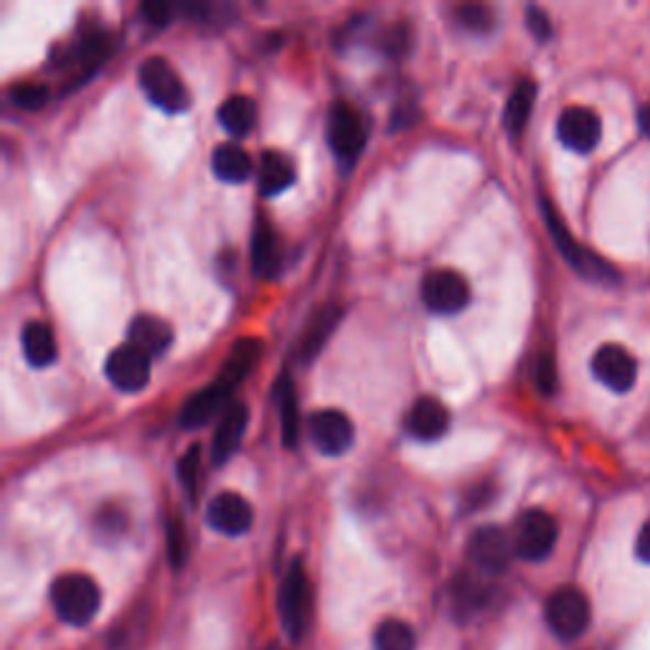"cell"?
Here are the masks:
<instances>
[{
	"label": "cell",
	"instance_id": "cell-13",
	"mask_svg": "<svg viewBox=\"0 0 650 650\" xmlns=\"http://www.w3.org/2000/svg\"><path fill=\"white\" fill-rule=\"evenodd\" d=\"M151 361L135 345H118L104 364V376L120 392H140L151 378Z\"/></svg>",
	"mask_w": 650,
	"mask_h": 650
},
{
	"label": "cell",
	"instance_id": "cell-3",
	"mask_svg": "<svg viewBox=\"0 0 650 650\" xmlns=\"http://www.w3.org/2000/svg\"><path fill=\"white\" fill-rule=\"evenodd\" d=\"M279 617L283 628L293 640H300L310 628L312 617V587L300 559H295L279 587Z\"/></svg>",
	"mask_w": 650,
	"mask_h": 650
},
{
	"label": "cell",
	"instance_id": "cell-22",
	"mask_svg": "<svg viewBox=\"0 0 650 650\" xmlns=\"http://www.w3.org/2000/svg\"><path fill=\"white\" fill-rule=\"evenodd\" d=\"M211 166L213 173H217V178L227 180V184H242V180L252 176L250 153L236 143H221L217 151H213Z\"/></svg>",
	"mask_w": 650,
	"mask_h": 650
},
{
	"label": "cell",
	"instance_id": "cell-20",
	"mask_svg": "<svg viewBox=\"0 0 650 650\" xmlns=\"http://www.w3.org/2000/svg\"><path fill=\"white\" fill-rule=\"evenodd\" d=\"M21 345H23V356H26L29 364L36 368L54 364L56 353H59V349H56L54 331L46 323H41V320H31V323H26V328H23L21 333Z\"/></svg>",
	"mask_w": 650,
	"mask_h": 650
},
{
	"label": "cell",
	"instance_id": "cell-2",
	"mask_svg": "<svg viewBox=\"0 0 650 650\" xmlns=\"http://www.w3.org/2000/svg\"><path fill=\"white\" fill-rule=\"evenodd\" d=\"M541 213H544L547 229L551 232V236H554L557 250L564 254V260L570 262V265L577 269L582 277L592 279V283H617V279H620V275H617L605 260H599L595 252L584 250V246L574 240V236L570 234V229L564 227V221L559 219V213L554 211L551 201L541 199Z\"/></svg>",
	"mask_w": 650,
	"mask_h": 650
},
{
	"label": "cell",
	"instance_id": "cell-36",
	"mask_svg": "<svg viewBox=\"0 0 650 650\" xmlns=\"http://www.w3.org/2000/svg\"><path fill=\"white\" fill-rule=\"evenodd\" d=\"M638 128H640V133H643L646 137H650V102H646L643 107H640Z\"/></svg>",
	"mask_w": 650,
	"mask_h": 650
},
{
	"label": "cell",
	"instance_id": "cell-25",
	"mask_svg": "<svg viewBox=\"0 0 650 650\" xmlns=\"http://www.w3.org/2000/svg\"><path fill=\"white\" fill-rule=\"evenodd\" d=\"M533 102H537V85H533L531 79H521L514 87V92L506 102L504 122H506L508 133L511 135L524 133V128L529 125V118L533 112Z\"/></svg>",
	"mask_w": 650,
	"mask_h": 650
},
{
	"label": "cell",
	"instance_id": "cell-27",
	"mask_svg": "<svg viewBox=\"0 0 650 650\" xmlns=\"http://www.w3.org/2000/svg\"><path fill=\"white\" fill-rule=\"evenodd\" d=\"M279 422H283L285 448L298 445L300 415H298V399H295L290 376H285V382L279 384Z\"/></svg>",
	"mask_w": 650,
	"mask_h": 650
},
{
	"label": "cell",
	"instance_id": "cell-35",
	"mask_svg": "<svg viewBox=\"0 0 650 650\" xmlns=\"http://www.w3.org/2000/svg\"><path fill=\"white\" fill-rule=\"evenodd\" d=\"M636 554H638L640 562H648L650 564V521L638 533V539H636Z\"/></svg>",
	"mask_w": 650,
	"mask_h": 650
},
{
	"label": "cell",
	"instance_id": "cell-10",
	"mask_svg": "<svg viewBox=\"0 0 650 650\" xmlns=\"http://www.w3.org/2000/svg\"><path fill=\"white\" fill-rule=\"evenodd\" d=\"M308 434L318 452L328 458H339L353 445V422L339 409H323L310 415Z\"/></svg>",
	"mask_w": 650,
	"mask_h": 650
},
{
	"label": "cell",
	"instance_id": "cell-8",
	"mask_svg": "<svg viewBox=\"0 0 650 650\" xmlns=\"http://www.w3.org/2000/svg\"><path fill=\"white\" fill-rule=\"evenodd\" d=\"M471 300V285L460 273L452 269H434L422 279V302L427 310L438 316H452L460 312Z\"/></svg>",
	"mask_w": 650,
	"mask_h": 650
},
{
	"label": "cell",
	"instance_id": "cell-17",
	"mask_svg": "<svg viewBox=\"0 0 650 650\" xmlns=\"http://www.w3.org/2000/svg\"><path fill=\"white\" fill-rule=\"evenodd\" d=\"M229 399H232V394L221 389L217 382H211L186 401L184 409H180V425H184L186 430H199V427L209 425L221 409L229 407Z\"/></svg>",
	"mask_w": 650,
	"mask_h": 650
},
{
	"label": "cell",
	"instance_id": "cell-32",
	"mask_svg": "<svg viewBox=\"0 0 650 650\" xmlns=\"http://www.w3.org/2000/svg\"><path fill=\"white\" fill-rule=\"evenodd\" d=\"M168 551H170V562L180 564L186 562V531L178 521H170L168 526Z\"/></svg>",
	"mask_w": 650,
	"mask_h": 650
},
{
	"label": "cell",
	"instance_id": "cell-24",
	"mask_svg": "<svg viewBox=\"0 0 650 650\" xmlns=\"http://www.w3.org/2000/svg\"><path fill=\"white\" fill-rule=\"evenodd\" d=\"M295 184V166L283 153L269 151L260 161V191L277 196Z\"/></svg>",
	"mask_w": 650,
	"mask_h": 650
},
{
	"label": "cell",
	"instance_id": "cell-14",
	"mask_svg": "<svg viewBox=\"0 0 650 650\" xmlns=\"http://www.w3.org/2000/svg\"><path fill=\"white\" fill-rule=\"evenodd\" d=\"M206 521H209L213 531L227 533V537H242V533L252 529L254 511L250 500L242 498L240 493H219L206 506Z\"/></svg>",
	"mask_w": 650,
	"mask_h": 650
},
{
	"label": "cell",
	"instance_id": "cell-11",
	"mask_svg": "<svg viewBox=\"0 0 650 650\" xmlns=\"http://www.w3.org/2000/svg\"><path fill=\"white\" fill-rule=\"evenodd\" d=\"M557 135L574 153H592L603 137V122L590 107H566L557 120Z\"/></svg>",
	"mask_w": 650,
	"mask_h": 650
},
{
	"label": "cell",
	"instance_id": "cell-21",
	"mask_svg": "<svg viewBox=\"0 0 650 650\" xmlns=\"http://www.w3.org/2000/svg\"><path fill=\"white\" fill-rule=\"evenodd\" d=\"M279 244L277 234L273 227L267 224L265 219L257 221V229H254L252 236V265L254 273L262 277H275L279 273Z\"/></svg>",
	"mask_w": 650,
	"mask_h": 650
},
{
	"label": "cell",
	"instance_id": "cell-33",
	"mask_svg": "<svg viewBox=\"0 0 650 650\" xmlns=\"http://www.w3.org/2000/svg\"><path fill=\"white\" fill-rule=\"evenodd\" d=\"M173 11H176V8L163 3V0H155V3H143V8H140V13H143L145 21L153 23V26H168V23L173 21Z\"/></svg>",
	"mask_w": 650,
	"mask_h": 650
},
{
	"label": "cell",
	"instance_id": "cell-9",
	"mask_svg": "<svg viewBox=\"0 0 650 650\" xmlns=\"http://www.w3.org/2000/svg\"><path fill=\"white\" fill-rule=\"evenodd\" d=\"M592 374L610 392H630L638 378V361L625 345L605 343L592 356Z\"/></svg>",
	"mask_w": 650,
	"mask_h": 650
},
{
	"label": "cell",
	"instance_id": "cell-19",
	"mask_svg": "<svg viewBox=\"0 0 650 650\" xmlns=\"http://www.w3.org/2000/svg\"><path fill=\"white\" fill-rule=\"evenodd\" d=\"M341 316H343V310L339 306H323L312 312L308 326H306V333H302V339H300V359L302 361H312L320 351H323V345L333 335Z\"/></svg>",
	"mask_w": 650,
	"mask_h": 650
},
{
	"label": "cell",
	"instance_id": "cell-30",
	"mask_svg": "<svg viewBox=\"0 0 650 650\" xmlns=\"http://www.w3.org/2000/svg\"><path fill=\"white\" fill-rule=\"evenodd\" d=\"M199 460H201L199 445H194L184 458L178 460V481L184 483V488L191 498H196V473H199Z\"/></svg>",
	"mask_w": 650,
	"mask_h": 650
},
{
	"label": "cell",
	"instance_id": "cell-5",
	"mask_svg": "<svg viewBox=\"0 0 650 650\" xmlns=\"http://www.w3.org/2000/svg\"><path fill=\"white\" fill-rule=\"evenodd\" d=\"M544 615L547 625L559 640H577L590 628L592 607L582 590L559 587L549 595Z\"/></svg>",
	"mask_w": 650,
	"mask_h": 650
},
{
	"label": "cell",
	"instance_id": "cell-7",
	"mask_svg": "<svg viewBox=\"0 0 650 650\" xmlns=\"http://www.w3.org/2000/svg\"><path fill=\"white\" fill-rule=\"evenodd\" d=\"M328 143L341 161H356L366 145V125L349 102H335L328 114Z\"/></svg>",
	"mask_w": 650,
	"mask_h": 650
},
{
	"label": "cell",
	"instance_id": "cell-12",
	"mask_svg": "<svg viewBox=\"0 0 650 650\" xmlns=\"http://www.w3.org/2000/svg\"><path fill=\"white\" fill-rule=\"evenodd\" d=\"M514 554V539H508V533L498 526H481L467 541V559L485 572H504Z\"/></svg>",
	"mask_w": 650,
	"mask_h": 650
},
{
	"label": "cell",
	"instance_id": "cell-31",
	"mask_svg": "<svg viewBox=\"0 0 650 650\" xmlns=\"http://www.w3.org/2000/svg\"><path fill=\"white\" fill-rule=\"evenodd\" d=\"M533 382L544 394H554L557 389V364L554 359H551V353H544V356H539L537 366H533Z\"/></svg>",
	"mask_w": 650,
	"mask_h": 650
},
{
	"label": "cell",
	"instance_id": "cell-15",
	"mask_svg": "<svg viewBox=\"0 0 650 650\" xmlns=\"http://www.w3.org/2000/svg\"><path fill=\"white\" fill-rule=\"evenodd\" d=\"M246 425H250V407L242 405V401H234L224 409L221 415V422L213 432V442H211V460L217 465L227 463L229 458L234 455L236 448L246 432Z\"/></svg>",
	"mask_w": 650,
	"mask_h": 650
},
{
	"label": "cell",
	"instance_id": "cell-1",
	"mask_svg": "<svg viewBox=\"0 0 650 650\" xmlns=\"http://www.w3.org/2000/svg\"><path fill=\"white\" fill-rule=\"evenodd\" d=\"M52 605L62 623L81 628V625L92 623L95 615L100 613L102 592L89 574L69 572L62 574V577L52 584Z\"/></svg>",
	"mask_w": 650,
	"mask_h": 650
},
{
	"label": "cell",
	"instance_id": "cell-6",
	"mask_svg": "<svg viewBox=\"0 0 650 650\" xmlns=\"http://www.w3.org/2000/svg\"><path fill=\"white\" fill-rule=\"evenodd\" d=\"M557 539L559 526L554 516L541 511V508H531V511H526L518 518L514 549L526 562H541V559H547L554 551Z\"/></svg>",
	"mask_w": 650,
	"mask_h": 650
},
{
	"label": "cell",
	"instance_id": "cell-16",
	"mask_svg": "<svg viewBox=\"0 0 650 650\" xmlns=\"http://www.w3.org/2000/svg\"><path fill=\"white\" fill-rule=\"evenodd\" d=\"M405 425H407V432L411 434V438H417L422 442L440 440L450 427L448 407L434 397L417 399L415 407L409 409Z\"/></svg>",
	"mask_w": 650,
	"mask_h": 650
},
{
	"label": "cell",
	"instance_id": "cell-23",
	"mask_svg": "<svg viewBox=\"0 0 650 650\" xmlns=\"http://www.w3.org/2000/svg\"><path fill=\"white\" fill-rule=\"evenodd\" d=\"M254 122H257V104L250 97L234 95L219 107V125L232 137L250 135Z\"/></svg>",
	"mask_w": 650,
	"mask_h": 650
},
{
	"label": "cell",
	"instance_id": "cell-4",
	"mask_svg": "<svg viewBox=\"0 0 650 650\" xmlns=\"http://www.w3.org/2000/svg\"><path fill=\"white\" fill-rule=\"evenodd\" d=\"M137 81L147 100L166 112H184L188 107V89L178 71L163 56H151L137 69Z\"/></svg>",
	"mask_w": 650,
	"mask_h": 650
},
{
	"label": "cell",
	"instance_id": "cell-29",
	"mask_svg": "<svg viewBox=\"0 0 650 650\" xmlns=\"http://www.w3.org/2000/svg\"><path fill=\"white\" fill-rule=\"evenodd\" d=\"M458 21L463 23L465 29L475 31V34H485V31H491L493 23H496V15H493V8L488 5L471 3L458 8Z\"/></svg>",
	"mask_w": 650,
	"mask_h": 650
},
{
	"label": "cell",
	"instance_id": "cell-34",
	"mask_svg": "<svg viewBox=\"0 0 650 650\" xmlns=\"http://www.w3.org/2000/svg\"><path fill=\"white\" fill-rule=\"evenodd\" d=\"M526 26L531 29V34L539 41H547L551 36L549 15L541 11V8H529V11H526Z\"/></svg>",
	"mask_w": 650,
	"mask_h": 650
},
{
	"label": "cell",
	"instance_id": "cell-26",
	"mask_svg": "<svg viewBox=\"0 0 650 650\" xmlns=\"http://www.w3.org/2000/svg\"><path fill=\"white\" fill-rule=\"evenodd\" d=\"M374 646L376 650H415L417 636L411 630V625L397 620V617H389V620H384L376 628Z\"/></svg>",
	"mask_w": 650,
	"mask_h": 650
},
{
	"label": "cell",
	"instance_id": "cell-28",
	"mask_svg": "<svg viewBox=\"0 0 650 650\" xmlns=\"http://www.w3.org/2000/svg\"><path fill=\"white\" fill-rule=\"evenodd\" d=\"M8 100H11L13 107H19V110L34 112V110H41V107L48 102V87L23 81V85L11 87V92H8Z\"/></svg>",
	"mask_w": 650,
	"mask_h": 650
},
{
	"label": "cell",
	"instance_id": "cell-18",
	"mask_svg": "<svg viewBox=\"0 0 650 650\" xmlns=\"http://www.w3.org/2000/svg\"><path fill=\"white\" fill-rule=\"evenodd\" d=\"M128 343L143 351L147 359H155L170 349L173 331L158 316H137L128 328Z\"/></svg>",
	"mask_w": 650,
	"mask_h": 650
}]
</instances>
